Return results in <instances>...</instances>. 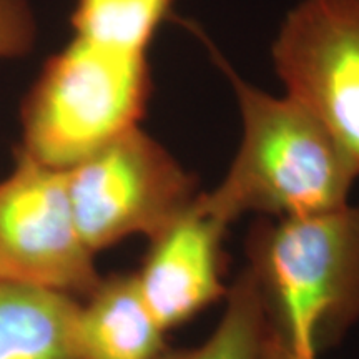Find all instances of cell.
I'll return each instance as SVG.
<instances>
[{"mask_svg": "<svg viewBox=\"0 0 359 359\" xmlns=\"http://www.w3.org/2000/svg\"><path fill=\"white\" fill-rule=\"evenodd\" d=\"M246 253L268 333L294 353L316 358L359 321V205L259 219Z\"/></svg>", "mask_w": 359, "mask_h": 359, "instance_id": "cell-1", "label": "cell"}, {"mask_svg": "<svg viewBox=\"0 0 359 359\" xmlns=\"http://www.w3.org/2000/svg\"><path fill=\"white\" fill-rule=\"evenodd\" d=\"M215 58L235 88L241 142L222 183L200 193L201 203L226 223L243 213L303 217L348 205L358 173L330 132L291 97L269 95Z\"/></svg>", "mask_w": 359, "mask_h": 359, "instance_id": "cell-2", "label": "cell"}, {"mask_svg": "<svg viewBox=\"0 0 359 359\" xmlns=\"http://www.w3.org/2000/svg\"><path fill=\"white\" fill-rule=\"evenodd\" d=\"M151 95L145 53L74 37L45 62L20 110V151L69 170L138 127Z\"/></svg>", "mask_w": 359, "mask_h": 359, "instance_id": "cell-3", "label": "cell"}, {"mask_svg": "<svg viewBox=\"0 0 359 359\" xmlns=\"http://www.w3.org/2000/svg\"><path fill=\"white\" fill-rule=\"evenodd\" d=\"M75 222L93 253L132 235L155 236L190 208L196 180L140 127L65 170Z\"/></svg>", "mask_w": 359, "mask_h": 359, "instance_id": "cell-4", "label": "cell"}, {"mask_svg": "<svg viewBox=\"0 0 359 359\" xmlns=\"http://www.w3.org/2000/svg\"><path fill=\"white\" fill-rule=\"evenodd\" d=\"M100 280L75 222L65 170L17 148L0 182V281L85 298Z\"/></svg>", "mask_w": 359, "mask_h": 359, "instance_id": "cell-5", "label": "cell"}, {"mask_svg": "<svg viewBox=\"0 0 359 359\" xmlns=\"http://www.w3.org/2000/svg\"><path fill=\"white\" fill-rule=\"evenodd\" d=\"M286 95L330 132L359 175V0H302L273 43Z\"/></svg>", "mask_w": 359, "mask_h": 359, "instance_id": "cell-6", "label": "cell"}, {"mask_svg": "<svg viewBox=\"0 0 359 359\" xmlns=\"http://www.w3.org/2000/svg\"><path fill=\"white\" fill-rule=\"evenodd\" d=\"M228 226L230 223L210 212L198 195L190 208L150 238L135 278L165 331L226 298L223 241Z\"/></svg>", "mask_w": 359, "mask_h": 359, "instance_id": "cell-7", "label": "cell"}, {"mask_svg": "<svg viewBox=\"0 0 359 359\" xmlns=\"http://www.w3.org/2000/svg\"><path fill=\"white\" fill-rule=\"evenodd\" d=\"M167 331L143 299L135 273L102 278L79 306L82 359H161Z\"/></svg>", "mask_w": 359, "mask_h": 359, "instance_id": "cell-8", "label": "cell"}, {"mask_svg": "<svg viewBox=\"0 0 359 359\" xmlns=\"http://www.w3.org/2000/svg\"><path fill=\"white\" fill-rule=\"evenodd\" d=\"M79 306L74 296L0 281V359H82Z\"/></svg>", "mask_w": 359, "mask_h": 359, "instance_id": "cell-9", "label": "cell"}, {"mask_svg": "<svg viewBox=\"0 0 359 359\" xmlns=\"http://www.w3.org/2000/svg\"><path fill=\"white\" fill-rule=\"evenodd\" d=\"M175 0H75L72 25L82 37L125 52L147 53Z\"/></svg>", "mask_w": 359, "mask_h": 359, "instance_id": "cell-10", "label": "cell"}, {"mask_svg": "<svg viewBox=\"0 0 359 359\" xmlns=\"http://www.w3.org/2000/svg\"><path fill=\"white\" fill-rule=\"evenodd\" d=\"M266 334L262 303L243 271L228 290L226 308L212 336L196 348H168L161 359H262Z\"/></svg>", "mask_w": 359, "mask_h": 359, "instance_id": "cell-11", "label": "cell"}, {"mask_svg": "<svg viewBox=\"0 0 359 359\" xmlns=\"http://www.w3.org/2000/svg\"><path fill=\"white\" fill-rule=\"evenodd\" d=\"M37 35L29 0H0V60L24 57Z\"/></svg>", "mask_w": 359, "mask_h": 359, "instance_id": "cell-12", "label": "cell"}, {"mask_svg": "<svg viewBox=\"0 0 359 359\" xmlns=\"http://www.w3.org/2000/svg\"><path fill=\"white\" fill-rule=\"evenodd\" d=\"M262 359H316V358L303 356V354L294 353L293 349L285 346L281 341L273 338V336L268 333L266 339H264V344H263Z\"/></svg>", "mask_w": 359, "mask_h": 359, "instance_id": "cell-13", "label": "cell"}]
</instances>
